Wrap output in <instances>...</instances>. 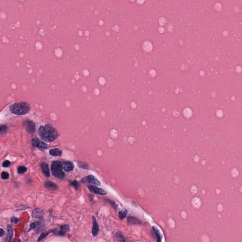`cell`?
Wrapping results in <instances>:
<instances>
[{
    "label": "cell",
    "mask_w": 242,
    "mask_h": 242,
    "mask_svg": "<svg viewBox=\"0 0 242 242\" xmlns=\"http://www.w3.org/2000/svg\"><path fill=\"white\" fill-rule=\"evenodd\" d=\"M38 134L40 138L47 142L55 141L59 136L56 128L49 124L40 126L38 130Z\"/></svg>",
    "instance_id": "obj_1"
},
{
    "label": "cell",
    "mask_w": 242,
    "mask_h": 242,
    "mask_svg": "<svg viewBox=\"0 0 242 242\" xmlns=\"http://www.w3.org/2000/svg\"><path fill=\"white\" fill-rule=\"evenodd\" d=\"M30 106L26 102H21L12 104L10 108V111L14 115H25L30 110Z\"/></svg>",
    "instance_id": "obj_2"
},
{
    "label": "cell",
    "mask_w": 242,
    "mask_h": 242,
    "mask_svg": "<svg viewBox=\"0 0 242 242\" xmlns=\"http://www.w3.org/2000/svg\"><path fill=\"white\" fill-rule=\"evenodd\" d=\"M62 164L60 161H55L52 162L51 170L54 176L59 179H63L65 177V173L63 170Z\"/></svg>",
    "instance_id": "obj_3"
},
{
    "label": "cell",
    "mask_w": 242,
    "mask_h": 242,
    "mask_svg": "<svg viewBox=\"0 0 242 242\" xmlns=\"http://www.w3.org/2000/svg\"><path fill=\"white\" fill-rule=\"evenodd\" d=\"M69 226L68 224H65L61 226L58 228L52 231V233L55 235L58 236H64L69 230Z\"/></svg>",
    "instance_id": "obj_4"
},
{
    "label": "cell",
    "mask_w": 242,
    "mask_h": 242,
    "mask_svg": "<svg viewBox=\"0 0 242 242\" xmlns=\"http://www.w3.org/2000/svg\"><path fill=\"white\" fill-rule=\"evenodd\" d=\"M31 143L32 145L38 148L39 150L42 151H43L46 149H47L48 148V145L47 144H46L39 138H33L32 139Z\"/></svg>",
    "instance_id": "obj_5"
},
{
    "label": "cell",
    "mask_w": 242,
    "mask_h": 242,
    "mask_svg": "<svg viewBox=\"0 0 242 242\" xmlns=\"http://www.w3.org/2000/svg\"><path fill=\"white\" fill-rule=\"evenodd\" d=\"M87 187L91 192L94 194H96L100 196H104L106 195L107 194L106 192L104 190L98 187L92 185H88Z\"/></svg>",
    "instance_id": "obj_6"
},
{
    "label": "cell",
    "mask_w": 242,
    "mask_h": 242,
    "mask_svg": "<svg viewBox=\"0 0 242 242\" xmlns=\"http://www.w3.org/2000/svg\"><path fill=\"white\" fill-rule=\"evenodd\" d=\"M27 131L30 133H34L35 130V124L31 121L27 120L24 123Z\"/></svg>",
    "instance_id": "obj_7"
},
{
    "label": "cell",
    "mask_w": 242,
    "mask_h": 242,
    "mask_svg": "<svg viewBox=\"0 0 242 242\" xmlns=\"http://www.w3.org/2000/svg\"><path fill=\"white\" fill-rule=\"evenodd\" d=\"M151 233L152 236L155 238L157 242H160L162 241V236L158 229L155 227H153L151 230Z\"/></svg>",
    "instance_id": "obj_8"
},
{
    "label": "cell",
    "mask_w": 242,
    "mask_h": 242,
    "mask_svg": "<svg viewBox=\"0 0 242 242\" xmlns=\"http://www.w3.org/2000/svg\"><path fill=\"white\" fill-rule=\"evenodd\" d=\"M63 169L67 172H70L73 171L74 168V165L73 163L70 161H64L62 163Z\"/></svg>",
    "instance_id": "obj_9"
},
{
    "label": "cell",
    "mask_w": 242,
    "mask_h": 242,
    "mask_svg": "<svg viewBox=\"0 0 242 242\" xmlns=\"http://www.w3.org/2000/svg\"><path fill=\"white\" fill-rule=\"evenodd\" d=\"M99 231V225L97 219L95 217H93V228L92 229V233L94 236H96Z\"/></svg>",
    "instance_id": "obj_10"
},
{
    "label": "cell",
    "mask_w": 242,
    "mask_h": 242,
    "mask_svg": "<svg viewBox=\"0 0 242 242\" xmlns=\"http://www.w3.org/2000/svg\"><path fill=\"white\" fill-rule=\"evenodd\" d=\"M87 180L88 182V183H89L91 184L97 185V186H99L101 185V183L99 182V181L93 175L90 174L88 175L87 177Z\"/></svg>",
    "instance_id": "obj_11"
},
{
    "label": "cell",
    "mask_w": 242,
    "mask_h": 242,
    "mask_svg": "<svg viewBox=\"0 0 242 242\" xmlns=\"http://www.w3.org/2000/svg\"><path fill=\"white\" fill-rule=\"evenodd\" d=\"M44 185L50 191H54L58 189V186L56 184L50 181H46L44 183Z\"/></svg>",
    "instance_id": "obj_12"
},
{
    "label": "cell",
    "mask_w": 242,
    "mask_h": 242,
    "mask_svg": "<svg viewBox=\"0 0 242 242\" xmlns=\"http://www.w3.org/2000/svg\"><path fill=\"white\" fill-rule=\"evenodd\" d=\"M44 215V212L39 208H36L33 210L32 216L33 218H42Z\"/></svg>",
    "instance_id": "obj_13"
},
{
    "label": "cell",
    "mask_w": 242,
    "mask_h": 242,
    "mask_svg": "<svg viewBox=\"0 0 242 242\" xmlns=\"http://www.w3.org/2000/svg\"><path fill=\"white\" fill-rule=\"evenodd\" d=\"M40 166L43 173L45 174V175L47 177H49L50 176V173L48 165L45 162H43L41 164Z\"/></svg>",
    "instance_id": "obj_14"
},
{
    "label": "cell",
    "mask_w": 242,
    "mask_h": 242,
    "mask_svg": "<svg viewBox=\"0 0 242 242\" xmlns=\"http://www.w3.org/2000/svg\"><path fill=\"white\" fill-rule=\"evenodd\" d=\"M7 230H8V235L5 241L7 242H12V237H13V229L11 225H7Z\"/></svg>",
    "instance_id": "obj_15"
},
{
    "label": "cell",
    "mask_w": 242,
    "mask_h": 242,
    "mask_svg": "<svg viewBox=\"0 0 242 242\" xmlns=\"http://www.w3.org/2000/svg\"><path fill=\"white\" fill-rule=\"evenodd\" d=\"M127 221L128 223L131 225H140L142 224V222L138 219L132 216H129L127 218Z\"/></svg>",
    "instance_id": "obj_16"
},
{
    "label": "cell",
    "mask_w": 242,
    "mask_h": 242,
    "mask_svg": "<svg viewBox=\"0 0 242 242\" xmlns=\"http://www.w3.org/2000/svg\"><path fill=\"white\" fill-rule=\"evenodd\" d=\"M49 153L53 156H61L62 154V151L60 149L56 148L50 150Z\"/></svg>",
    "instance_id": "obj_17"
},
{
    "label": "cell",
    "mask_w": 242,
    "mask_h": 242,
    "mask_svg": "<svg viewBox=\"0 0 242 242\" xmlns=\"http://www.w3.org/2000/svg\"><path fill=\"white\" fill-rule=\"evenodd\" d=\"M115 237L116 240L119 242H126L125 237L122 234L120 231H118L115 233Z\"/></svg>",
    "instance_id": "obj_18"
},
{
    "label": "cell",
    "mask_w": 242,
    "mask_h": 242,
    "mask_svg": "<svg viewBox=\"0 0 242 242\" xmlns=\"http://www.w3.org/2000/svg\"><path fill=\"white\" fill-rule=\"evenodd\" d=\"M77 164H78V166L81 168H82L84 169H86V170L90 169V166H89V165L84 163V162H82L81 161H78L77 163Z\"/></svg>",
    "instance_id": "obj_19"
},
{
    "label": "cell",
    "mask_w": 242,
    "mask_h": 242,
    "mask_svg": "<svg viewBox=\"0 0 242 242\" xmlns=\"http://www.w3.org/2000/svg\"><path fill=\"white\" fill-rule=\"evenodd\" d=\"M69 183H70V185L74 187V188L76 190H78L80 186V184L76 180L69 181Z\"/></svg>",
    "instance_id": "obj_20"
},
{
    "label": "cell",
    "mask_w": 242,
    "mask_h": 242,
    "mask_svg": "<svg viewBox=\"0 0 242 242\" xmlns=\"http://www.w3.org/2000/svg\"><path fill=\"white\" fill-rule=\"evenodd\" d=\"M51 233H52V231H48V232H44L43 233H42L41 235H40V236H39L38 239V242H40L42 241V240H43L45 237H46L47 235H49V234Z\"/></svg>",
    "instance_id": "obj_21"
},
{
    "label": "cell",
    "mask_w": 242,
    "mask_h": 242,
    "mask_svg": "<svg viewBox=\"0 0 242 242\" xmlns=\"http://www.w3.org/2000/svg\"><path fill=\"white\" fill-rule=\"evenodd\" d=\"M27 171V168L24 166H19L18 167V172L19 174H22Z\"/></svg>",
    "instance_id": "obj_22"
},
{
    "label": "cell",
    "mask_w": 242,
    "mask_h": 242,
    "mask_svg": "<svg viewBox=\"0 0 242 242\" xmlns=\"http://www.w3.org/2000/svg\"><path fill=\"white\" fill-rule=\"evenodd\" d=\"M127 214V211L126 210H125L124 211H120L119 212V218L121 219H124L126 215Z\"/></svg>",
    "instance_id": "obj_23"
},
{
    "label": "cell",
    "mask_w": 242,
    "mask_h": 242,
    "mask_svg": "<svg viewBox=\"0 0 242 242\" xmlns=\"http://www.w3.org/2000/svg\"><path fill=\"white\" fill-rule=\"evenodd\" d=\"M10 177V174L6 172L3 171L1 173V178L3 180H7Z\"/></svg>",
    "instance_id": "obj_24"
},
{
    "label": "cell",
    "mask_w": 242,
    "mask_h": 242,
    "mask_svg": "<svg viewBox=\"0 0 242 242\" xmlns=\"http://www.w3.org/2000/svg\"><path fill=\"white\" fill-rule=\"evenodd\" d=\"M39 223H40V221H36L31 223L30 225V228L28 230V231H29L31 230L32 229H35L39 225Z\"/></svg>",
    "instance_id": "obj_25"
},
{
    "label": "cell",
    "mask_w": 242,
    "mask_h": 242,
    "mask_svg": "<svg viewBox=\"0 0 242 242\" xmlns=\"http://www.w3.org/2000/svg\"><path fill=\"white\" fill-rule=\"evenodd\" d=\"M39 227L37 228L36 230L37 232L40 231V230L43 229L44 228V227H45V224H44V222L43 221V220H41L40 221V223H39Z\"/></svg>",
    "instance_id": "obj_26"
},
{
    "label": "cell",
    "mask_w": 242,
    "mask_h": 242,
    "mask_svg": "<svg viewBox=\"0 0 242 242\" xmlns=\"http://www.w3.org/2000/svg\"><path fill=\"white\" fill-rule=\"evenodd\" d=\"M7 130V127L6 125H1L0 128V131L1 134L5 133Z\"/></svg>",
    "instance_id": "obj_27"
},
{
    "label": "cell",
    "mask_w": 242,
    "mask_h": 242,
    "mask_svg": "<svg viewBox=\"0 0 242 242\" xmlns=\"http://www.w3.org/2000/svg\"><path fill=\"white\" fill-rule=\"evenodd\" d=\"M11 164V163L9 160H6L4 161H3V162L2 163V166L4 167H8L10 166Z\"/></svg>",
    "instance_id": "obj_28"
},
{
    "label": "cell",
    "mask_w": 242,
    "mask_h": 242,
    "mask_svg": "<svg viewBox=\"0 0 242 242\" xmlns=\"http://www.w3.org/2000/svg\"><path fill=\"white\" fill-rule=\"evenodd\" d=\"M29 208V207H28V206L26 205H22L20 206L16 210L18 211V210H24V209H26L27 208Z\"/></svg>",
    "instance_id": "obj_29"
},
{
    "label": "cell",
    "mask_w": 242,
    "mask_h": 242,
    "mask_svg": "<svg viewBox=\"0 0 242 242\" xmlns=\"http://www.w3.org/2000/svg\"><path fill=\"white\" fill-rule=\"evenodd\" d=\"M19 221V219L18 218H17V217H13L11 218V222L12 223H14L15 224H17L18 223V222Z\"/></svg>",
    "instance_id": "obj_30"
},
{
    "label": "cell",
    "mask_w": 242,
    "mask_h": 242,
    "mask_svg": "<svg viewBox=\"0 0 242 242\" xmlns=\"http://www.w3.org/2000/svg\"><path fill=\"white\" fill-rule=\"evenodd\" d=\"M106 201H107V202H108L109 203H110L111 204L113 207H114L115 208H116V207H117L116 206V204L114 202L110 201V200H108Z\"/></svg>",
    "instance_id": "obj_31"
},
{
    "label": "cell",
    "mask_w": 242,
    "mask_h": 242,
    "mask_svg": "<svg viewBox=\"0 0 242 242\" xmlns=\"http://www.w3.org/2000/svg\"><path fill=\"white\" fill-rule=\"evenodd\" d=\"M0 237H3L4 235H5V231L2 228H0Z\"/></svg>",
    "instance_id": "obj_32"
},
{
    "label": "cell",
    "mask_w": 242,
    "mask_h": 242,
    "mask_svg": "<svg viewBox=\"0 0 242 242\" xmlns=\"http://www.w3.org/2000/svg\"><path fill=\"white\" fill-rule=\"evenodd\" d=\"M144 0H138V2L139 3H142L144 2Z\"/></svg>",
    "instance_id": "obj_33"
}]
</instances>
